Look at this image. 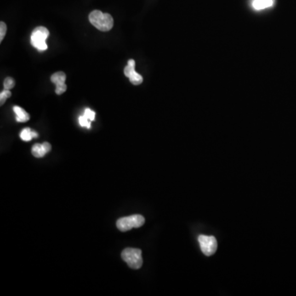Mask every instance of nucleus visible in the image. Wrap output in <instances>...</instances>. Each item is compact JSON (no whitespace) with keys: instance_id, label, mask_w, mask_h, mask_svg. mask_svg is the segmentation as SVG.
<instances>
[{"instance_id":"nucleus-1","label":"nucleus","mask_w":296,"mask_h":296,"mask_svg":"<svg viewBox=\"0 0 296 296\" xmlns=\"http://www.w3.org/2000/svg\"><path fill=\"white\" fill-rule=\"evenodd\" d=\"M89 21L96 28L101 31H110L114 26L112 16L100 10L92 11L89 14Z\"/></svg>"},{"instance_id":"nucleus-2","label":"nucleus","mask_w":296,"mask_h":296,"mask_svg":"<svg viewBox=\"0 0 296 296\" xmlns=\"http://www.w3.org/2000/svg\"><path fill=\"white\" fill-rule=\"evenodd\" d=\"M145 223V218L141 215H133L130 217H122L116 222L117 228L120 231L125 232L133 228H139Z\"/></svg>"},{"instance_id":"nucleus-3","label":"nucleus","mask_w":296,"mask_h":296,"mask_svg":"<svg viewBox=\"0 0 296 296\" xmlns=\"http://www.w3.org/2000/svg\"><path fill=\"white\" fill-rule=\"evenodd\" d=\"M123 260L124 261L128 267L133 269H139L143 266V260L142 251L138 248H125L121 253Z\"/></svg>"},{"instance_id":"nucleus-4","label":"nucleus","mask_w":296,"mask_h":296,"mask_svg":"<svg viewBox=\"0 0 296 296\" xmlns=\"http://www.w3.org/2000/svg\"><path fill=\"white\" fill-rule=\"evenodd\" d=\"M49 36V31L45 26H38L34 29L31 36V46L41 51L47 49L46 39Z\"/></svg>"},{"instance_id":"nucleus-5","label":"nucleus","mask_w":296,"mask_h":296,"mask_svg":"<svg viewBox=\"0 0 296 296\" xmlns=\"http://www.w3.org/2000/svg\"><path fill=\"white\" fill-rule=\"evenodd\" d=\"M200 248L206 256H212L217 252V241L214 236L201 235L198 237Z\"/></svg>"},{"instance_id":"nucleus-6","label":"nucleus","mask_w":296,"mask_h":296,"mask_svg":"<svg viewBox=\"0 0 296 296\" xmlns=\"http://www.w3.org/2000/svg\"><path fill=\"white\" fill-rule=\"evenodd\" d=\"M50 151H51V145L46 142L43 144H39V143L35 144L31 149V153L35 157L41 158Z\"/></svg>"},{"instance_id":"nucleus-7","label":"nucleus","mask_w":296,"mask_h":296,"mask_svg":"<svg viewBox=\"0 0 296 296\" xmlns=\"http://www.w3.org/2000/svg\"><path fill=\"white\" fill-rule=\"evenodd\" d=\"M124 74H125L126 77L129 78L132 84L137 86V85L143 83V77L135 71V67L127 65L124 69Z\"/></svg>"},{"instance_id":"nucleus-8","label":"nucleus","mask_w":296,"mask_h":296,"mask_svg":"<svg viewBox=\"0 0 296 296\" xmlns=\"http://www.w3.org/2000/svg\"><path fill=\"white\" fill-rule=\"evenodd\" d=\"M13 111L16 114V120L19 123L27 122L30 120V115L26 110H23V108L19 106H14Z\"/></svg>"},{"instance_id":"nucleus-9","label":"nucleus","mask_w":296,"mask_h":296,"mask_svg":"<svg viewBox=\"0 0 296 296\" xmlns=\"http://www.w3.org/2000/svg\"><path fill=\"white\" fill-rule=\"evenodd\" d=\"M274 4V0H253V8L255 10H263L265 8H271Z\"/></svg>"},{"instance_id":"nucleus-10","label":"nucleus","mask_w":296,"mask_h":296,"mask_svg":"<svg viewBox=\"0 0 296 296\" xmlns=\"http://www.w3.org/2000/svg\"><path fill=\"white\" fill-rule=\"evenodd\" d=\"M50 80H51V82L55 84L56 87L63 86V85L65 84L66 74H64V72H57V73L52 75Z\"/></svg>"},{"instance_id":"nucleus-11","label":"nucleus","mask_w":296,"mask_h":296,"mask_svg":"<svg viewBox=\"0 0 296 296\" xmlns=\"http://www.w3.org/2000/svg\"><path fill=\"white\" fill-rule=\"evenodd\" d=\"M32 132L31 128H24L22 132H21L20 137L22 138V140L25 141V142H29L33 138V135H32Z\"/></svg>"},{"instance_id":"nucleus-12","label":"nucleus","mask_w":296,"mask_h":296,"mask_svg":"<svg viewBox=\"0 0 296 296\" xmlns=\"http://www.w3.org/2000/svg\"><path fill=\"white\" fill-rule=\"evenodd\" d=\"M12 96L10 90L4 89L0 93V105H3L5 103L7 98H9Z\"/></svg>"},{"instance_id":"nucleus-13","label":"nucleus","mask_w":296,"mask_h":296,"mask_svg":"<svg viewBox=\"0 0 296 296\" xmlns=\"http://www.w3.org/2000/svg\"><path fill=\"white\" fill-rule=\"evenodd\" d=\"M3 87H4V89L7 90L12 89V88L15 87V81H14L13 77H6L4 82H3Z\"/></svg>"},{"instance_id":"nucleus-14","label":"nucleus","mask_w":296,"mask_h":296,"mask_svg":"<svg viewBox=\"0 0 296 296\" xmlns=\"http://www.w3.org/2000/svg\"><path fill=\"white\" fill-rule=\"evenodd\" d=\"M91 122L92 121L89 119H87L84 115L79 117V123L82 127H86L87 128H91Z\"/></svg>"},{"instance_id":"nucleus-15","label":"nucleus","mask_w":296,"mask_h":296,"mask_svg":"<svg viewBox=\"0 0 296 296\" xmlns=\"http://www.w3.org/2000/svg\"><path fill=\"white\" fill-rule=\"evenodd\" d=\"M6 31H7V26H6L5 23L1 22L0 23V41H3L6 35Z\"/></svg>"},{"instance_id":"nucleus-16","label":"nucleus","mask_w":296,"mask_h":296,"mask_svg":"<svg viewBox=\"0 0 296 296\" xmlns=\"http://www.w3.org/2000/svg\"><path fill=\"white\" fill-rule=\"evenodd\" d=\"M84 115L87 119H89L91 121H93L95 120V116H96V113L94 111H92L90 109H86L85 110Z\"/></svg>"},{"instance_id":"nucleus-17","label":"nucleus","mask_w":296,"mask_h":296,"mask_svg":"<svg viewBox=\"0 0 296 296\" xmlns=\"http://www.w3.org/2000/svg\"><path fill=\"white\" fill-rule=\"evenodd\" d=\"M66 84L63 85V86H59V87H56V88H55V92H56L57 95L63 94V93L66 92Z\"/></svg>"},{"instance_id":"nucleus-18","label":"nucleus","mask_w":296,"mask_h":296,"mask_svg":"<svg viewBox=\"0 0 296 296\" xmlns=\"http://www.w3.org/2000/svg\"><path fill=\"white\" fill-rule=\"evenodd\" d=\"M128 65L132 67H135L136 63L133 59H129L128 61Z\"/></svg>"}]
</instances>
